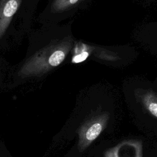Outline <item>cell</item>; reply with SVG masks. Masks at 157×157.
<instances>
[{"label": "cell", "instance_id": "6da1fadb", "mask_svg": "<svg viewBox=\"0 0 157 157\" xmlns=\"http://www.w3.org/2000/svg\"><path fill=\"white\" fill-rule=\"evenodd\" d=\"M73 40L71 37L55 40L36 52L20 67L21 78L40 75L60 65L71 52Z\"/></svg>", "mask_w": 157, "mask_h": 157}, {"label": "cell", "instance_id": "7a4b0ae2", "mask_svg": "<svg viewBox=\"0 0 157 157\" xmlns=\"http://www.w3.org/2000/svg\"><path fill=\"white\" fill-rule=\"evenodd\" d=\"M109 120L107 112L92 116L85 121L78 130V148L80 151L86 150L102 133Z\"/></svg>", "mask_w": 157, "mask_h": 157}, {"label": "cell", "instance_id": "3957f363", "mask_svg": "<svg viewBox=\"0 0 157 157\" xmlns=\"http://www.w3.org/2000/svg\"><path fill=\"white\" fill-rule=\"evenodd\" d=\"M141 142L135 140H126L107 150L104 157H143Z\"/></svg>", "mask_w": 157, "mask_h": 157}, {"label": "cell", "instance_id": "277c9868", "mask_svg": "<svg viewBox=\"0 0 157 157\" xmlns=\"http://www.w3.org/2000/svg\"><path fill=\"white\" fill-rule=\"evenodd\" d=\"M22 0H0V39L8 28Z\"/></svg>", "mask_w": 157, "mask_h": 157}, {"label": "cell", "instance_id": "5b68a950", "mask_svg": "<svg viewBox=\"0 0 157 157\" xmlns=\"http://www.w3.org/2000/svg\"><path fill=\"white\" fill-rule=\"evenodd\" d=\"M135 96L144 107L157 118V93L151 89H137Z\"/></svg>", "mask_w": 157, "mask_h": 157}, {"label": "cell", "instance_id": "8992f818", "mask_svg": "<svg viewBox=\"0 0 157 157\" xmlns=\"http://www.w3.org/2000/svg\"><path fill=\"white\" fill-rule=\"evenodd\" d=\"M82 0H54L52 10L54 12H63L72 8Z\"/></svg>", "mask_w": 157, "mask_h": 157}]
</instances>
